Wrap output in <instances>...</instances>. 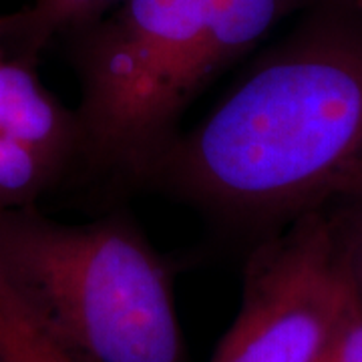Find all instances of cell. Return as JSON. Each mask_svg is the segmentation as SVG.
Returning <instances> with one entry per match:
<instances>
[{
  "label": "cell",
  "instance_id": "7a4b0ae2",
  "mask_svg": "<svg viewBox=\"0 0 362 362\" xmlns=\"http://www.w3.org/2000/svg\"><path fill=\"white\" fill-rule=\"evenodd\" d=\"M0 270L85 362H185L168 266L127 216L0 211Z\"/></svg>",
  "mask_w": 362,
  "mask_h": 362
},
{
  "label": "cell",
  "instance_id": "30bf717a",
  "mask_svg": "<svg viewBox=\"0 0 362 362\" xmlns=\"http://www.w3.org/2000/svg\"><path fill=\"white\" fill-rule=\"evenodd\" d=\"M318 362H362V300L350 312Z\"/></svg>",
  "mask_w": 362,
  "mask_h": 362
},
{
  "label": "cell",
  "instance_id": "6da1fadb",
  "mask_svg": "<svg viewBox=\"0 0 362 362\" xmlns=\"http://www.w3.org/2000/svg\"><path fill=\"white\" fill-rule=\"evenodd\" d=\"M362 168V11L306 16L147 169L153 183L238 226L288 223Z\"/></svg>",
  "mask_w": 362,
  "mask_h": 362
},
{
  "label": "cell",
  "instance_id": "4fadbf2b",
  "mask_svg": "<svg viewBox=\"0 0 362 362\" xmlns=\"http://www.w3.org/2000/svg\"><path fill=\"white\" fill-rule=\"evenodd\" d=\"M354 2H361V4H362V0H354Z\"/></svg>",
  "mask_w": 362,
  "mask_h": 362
},
{
  "label": "cell",
  "instance_id": "52a82bcc",
  "mask_svg": "<svg viewBox=\"0 0 362 362\" xmlns=\"http://www.w3.org/2000/svg\"><path fill=\"white\" fill-rule=\"evenodd\" d=\"M121 0H33L0 16V45L8 57L37 63L59 35H73L113 11Z\"/></svg>",
  "mask_w": 362,
  "mask_h": 362
},
{
  "label": "cell",
  "instance_id": "8fae6325",
  "mask_svg": "<svg viewBox=\"0 0 362 362\" xmlns=\"http://www.w3.org/2000/svg\"><path fill=\"white\" fill-rule=\"evenodd\" d=\"M344 195H362V168H358L356 171H352L349 177L340 183L334 199H337V197H344Z\"/></svg>",
  "mask_w": 362,
  "mask_h": 362
},
{
  "label": "cell",
  "instance_id": "5b68a950",
  "mask_svg": "<svg viewBox=\"0 0 362 362\" xmlns=\"http://www.w3.org/2000/svg\"><path fill=\"white\" fill-rule=\"evenodd\" d=\"M300 2L302 0H207L199 28L169 90L168 117L173 131L185 107L228 66L235 65L252 51Z\"/></svg>",
  "mask_w": 362,
  "mask_h": 362
},
{
  "label": "cell",
  "instance_id": "9c48e42d",
  "mask_svg": "<svg viewBox=\"0 0 362 362\" xmlns=\"http://www.w3.org/2000/svg\"><path fill=\"white\" fill-rule=\"evenodd\" d=\"M337 199L344 202V207L332 218L346 264L362 294V195H344Z\"/></svg>",
  "mask_w": 362,
  "mask_h": 362
},
{
  "label": "cell",
  "instance_id": "7c38bea8",
  "mask_svg": "<svg viewBox=\"0 0 362 362\" xmlns=\"http://www.w3.org/2000/svg\"><path fill=\"white\" fill-rule=\"evenodd\" d=\"M6 57H8V54H6V51H4V47L0 45V61H4Z\"/></svg>",
  "mask_w": 362,
  "mask_h": 362
},
{
  "label": "cell",
  "instance_id": "277c9868",
  "mask_svg": "<svg viewBox=\"0 0 362 362\" xmlns=\"http://www.w3.org/2000/svg\"><path fill=\"white\" fill-rule=\"evenodd\" d=\"M361 300L334 218L304 211L252 254L240 312L209 362H318Z\"/></svg>",
  "mask_w": 362,
  "mask_h": 362
},
{
  "label": "cell",
  "instance_id": "ba28073f",
  "mask_svg": "<svg viewBox=\"0 0 362 362\" xmlns=\"http://www.w3.org/2000/svg\"><path fill=\"white\" fill-rule=\"evenodd\" d=\"M0 362H85L0 270Z\"/></svg>",
  "mask_w": 362,
  "mask_h": 362
},
{
  "label": "cell",
  "instance_id": "3957f363",
  "mask_svg": "<svg viewBox=\"0 0 362 362\" xmlns=\"http://www.w3.org/2000/svg\"><path fill=\"white\" fill-rule=\"evenodd\" d=\"M207 0H121L81 28V159L93 171L141 181L175 137L168 99Z\"/></svg>",
  "mask_w": 362,
  "mask_h": 362
},
{
  "label": "cell",
  "instance_id": "8992f818",
  "mask_svg": "<svg viewBox=\"0 0 362 362\" xmlns=\"http://www.w3.org/2000/svg\"><path fill=\"white\" fill-rule=\"evenodd\" d=\"M0 137L33 147L65 169L81 159L77 111L42 87L35 65L14 57L0 61Z\"/></svg>",
  "mask_w": 362,
  "mask_h": 362
}]
</instances>
